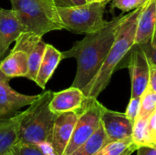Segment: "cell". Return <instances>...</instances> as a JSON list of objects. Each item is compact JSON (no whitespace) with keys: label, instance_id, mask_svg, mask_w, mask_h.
I'll return each mask as SVG.
<instances>
[{"label":"cell","instance_id":"cell-1","mask_svg":"<svg viewBox=\"0 0 156 155\" xmlns=\"http://www.w3.org/2000/svg\"><path fill=\"white\" fill-rule=\"evenodd\" d=\"M124 17L125 15L113 17L101 30L86 34L71 48L62 51L63 59L74 58L77 60V72L72 87L82 90L95 77L113 45L119 26Z\"/></svg>","mask_w":156,"mask_h":155},{"label":"cell","instance_id":"cell-2","mask_svg":"<svg viewBox=\"0 0 156 155\" xmlns=\"http://www.w3.org/2000/svg\"><path fill=\"white\" fill-rule=\"evenodd\" d=\"M142 7L125 15V17L119 26L116 38L111 50L106 57L101 68L90 80V82L82 90L84 95L90 99H97L98 96L107 88L114 71L119 64L130 53L135 44V35L137 21Z\"/></svg>","mask_w":156,"mask_h":155},{"label":"cell","instance_id":"cell-3","mask_svg":"<svg viewBox=\"0 0 156 155\" xmlns=\"http://www.w3.org/2000/svg\"><path fill=\"white\" fill-rule=\"evenodd\" d=\"M53 92L47 90L38 94L28 108L18 113L17 143L48 146L57 114L49 109Z\"/></svg>","mask_w":156,"mask_h":155},{"label":"cell","instance_id":"cell-4","mask_svg":"<svg viewBox=\"0 0 156 155\" xmlns=\"http://www.w3.org/2000/svg\"><path fill=\"white\" fill-rule=\"evenodd\" d=\"M10 3L24 31L43 37L50 31L64 29L53 0H10Z\"/></svg>","mask_w":156,"mask_h":155},{"label":"cell","instance_id":"cell-5","mask_svg":"<svg viewBox=\"0 0 156 155\" xmlns=\"http://www.w3.org/2000/svg\"><path fill=\"white\" fill-rule=\"evenodd\" d=\"M106 3H86L70 7H57L64 29L75 34H90L103 28Z\"/></svg>","mask_w":156,"mask_h":155},{"label":"cell","instance_id":"cell-6","mask_svg":"<svg viewBox=\"0 0 156 155\" xmlns=\"http://www.w3.org/2000/svg\"><path fill=\"white\" fill-rule=\"evenodd\" d=\"M105 107L97 99L87 98L84 107L80 112L70 141L64 155L73 153L98 129L101 122V115Z\"/></svg>","mask_w":156,"mask_h":155},{"label":"cell","instance_id":"cell-7","mask_svg":"<svg viewBox=\"0 0 156 155\" xmlns=\"http://www.w3.org/2000/svg\"><path fill=\"white\" fill-rule=\"evenodd\" d=\"M130 52L128 68L132 81L131 98H141L149 84L151 60L144 45L134 44Z\"/></svg>","mask_w":156,"mask_h":155},{"label":"cell","instance_id":"cell-8","mask_svg":"<svg viewBox=\"0 0 156 155\" xmlns=\"http://www.w3.org/2000/svg\"><path fill=\"white\" fill-rule=\"evenodd\" d=\"M80 112V111H69L57 115L48 143V149L51 151L52 155H64Z\"/></svg>","mask_w":156,"mask_h":155},{"label":"cell","instance_id":"cell-9","mask_svg":"<svg viewBox=\"0 0 156 155\" xmlns=\"http://www.w3.org/2000/svg\"><path fill=\"white\" fill-rule=\"evenodd\" d=\"M9 79L0 71V121L9 119L25 106H29L38 95H25L13 90Z\"/></svg>","mask_w":156,"mask_h":155},{"label":"cell","instance_id":"cell-10","mask_svg":"<svg viewBox=\"0 0 156 155\" xmlns=\"http://www.w3.org/2000/svg\"><path fill=\"white\" fill-rule=\"evenodd\" d=\"M46 46L47 43L43 41L42 37L27 31L22 32L15 41L14 48L22 49L28 55V72L27 78L34 82L37 75Z\"/></svg>","mask_w":156,"mask_h":155},{"label":"cell","instance_id":"cell-11","mask_svg":"<svg viewBox=\"0 0 156 155\" xmlns=\"http://www.w3.org/2000/svg\"><path fill=\"white\" fill-rule=\"evenodd\" d=\"M101 124L107 136L108 143L132 139L133 122L127 118L125 113L105 108L101 115Z\"/></svg>","mask_w":156,"mask_h":155},{"label":"cell","instance_id":"cell-12","mask_svg":"<svg viewBox=\"0 0 156 155\" xmlns=\"http://www.w3.org/2000/svg\"><path fill=\"white\" fill-rule=\"evenodd\" d=\"M86 100L87 97L83 91L71 86L61 91L53 92L49 109L57 115L69 111H80L84 107Z\"/></svg>","mask_w":156,"mask_h":155},{"label":"cell","instance_id":"cell-13","mask_svg":"<svg viewBox=\"0 0 156 155\" xmlns=\"http://www.w3.org/2000/svg\"><path fill=\"white\" fill-rule=\"evenodd\" d=\"M22 32L24 28L14 10L0 7V60Z\"/></svg>","mask_w":156,"mask_h":155},{"label":"cell","instance_id":"cell-14","mask_svg":"<svg viewBox=\"0 0 156 155\" xmlns=\"http://www.w3.org/2000/svg\"><path fill=\"white\" fill-rule=\"evenodd\" d=\"M156 24V0H146L138 16L135 44L151 43Z\"/></svg>","mask_w":156,"mask_h":155},{"label":"cell","instance_id":"cell-15","mask_svg":"<svg viewBox=\"0 0 156 155\" xmlns=\"http://www.w3.org/2000/svg\"><path fill=\"white\" fill-rule=\"evenodd\" d=\"M0 71L9 79L25 77L28 72V55L26 51L14 48L11 52L0 60Z\"/></svg>","mask_w":156,"mask_h":155},{"label":"cell","instance_id":"cell-16","mask_svg":"<svg viewBox=\"0 0 156 155\" xmlns=\"http://www.w3.org/2000/svg\"><path fill=\"white\" fill-rule=\"evenodd\" d=\"M62 59V51H59L51 44H47L35 83L44 90Z\"/></svg>","mask_w":156,"mask_h":155},{"label":"cell","instance_id":"cell-17","mask_svg":"<svg viewBox=\"0 0 156 155\" xmlns=\"http://www.w3.org/2000/svg\"><path fill=\"white\" fill-rule=\"evenodd\" d=\"M17 125L18 113L0 121V155L10 152L12 146L17 143Z\"/></svg>","mask_w":156,"mask_h":155},{"label":"cell","instance_id":"cell-18","mask_svg":"<svg viewBox=\"0 0 156 155\" xmlns=\"http://www.w3.org/2000/svg\"><path fill=\"white\" fill-rule=\"evenodd\" d=\"M107 143V136L101 122V124L95 132L70 155H95Z\"/></svg>","mask_w":156,"mask_h":155},{"label":"cell","instance_id":"cell-19","mask_svg":"<svg viewBox=\"0 0 156 155\" xmlns=\"http://www.w3.org/2000/svg\"><path fill=\"white\" fill-rule=\"evenodd\" d=\"M138 147L132 139L107 143L95 155H132Z\"/></svg>","mask_w":156,"mask_h":155},{"label":"cell","instance_id":"cell-20","mask_svg":"<svg viewBox=\"0 0 156 155\" xmlns=\"http://www.w3.org/2000/svg\"><path fill=\"white\" fill-rule=\"evenodd\" d=\"M155 110L156 93L148 86L140 98V110L137 118L148 120Z\"/></svg>","mask_w":156,"mask_h":155},{"label":"cell","instance_id":"cell-21","mask_svg":"<svg viewBox=\"0 0 156 155\" xmlns=\"http://www.w3.org/2000/svg\"><path fill=\"white\" fill-rule=\"evenodd\" d=\"M147 123L148 120L136 118L133 122L132 140L137 147L143 145H148L147 141Z\"/></svg>","mask_w":156,"mask_h":155},{"label":"cell","instance_id":"cell-22","mask_svg":"<svg viewBox=\"0 0 156 155\" xmlns=\"http://www.w3.org/2000/svg\"><path fill=\"white\" fill-rule=\"evenodd\" d=\"M10 152L13 155H49L38 145L23 143H16L14 144Z\"/></svg>","mask_w":156,"mask_h":155},{"label":"cell","instance_id":"cell-23","mask_svg":"<svg viewBox=\"0 0 156 155\" xmlns=\"http://www.w3.org/2000/svg\"><path fill=\"white\" fill-rule=\"evenodd\" d=\"M112 6L124 13H130L144 5L146 0H111Z\"/></svg>","mask_w":156,"mask_h":155},{"label":"cell","instance_id":"cell-24","mask_svg":"<svg viewBox=\"0 0 156 155\" xmlns=\"http://www.w3.org/2000/svg\"><path fill=\"white\" fill-rule=\"evenodd\" d=\"M147 141H148V145L156 146V110L148 119Z\"/></svg>","mask_w":156,"mask_h":155},{"label":"cell","instance_id":"cell-25","mask_svg":"<svg viewBox=\"0 0 156 155\" xmlns=\"http://www.w3.org/2000/svg\"><path fill=\"white\" fill-rule=\"evenodd\" d=\"M139 110H140V98H131L128 106L126 108L125 115L131 122H134V121L138 117Z\"/></svg>","mask_w":156,"mask_h":155},{"label":"cell","instance_id":"cell-26","mask_svg":"<svg viewBox=\"0 0 156 155\" xmlns=\"http://www.w3.org/2000/svg\"><path fill=\"white\" fill-rule=\"evenodd\" d=\"M57 7H70L86 4L85 0H53Z\"/></svg>","mask_w":156,"mask_h":155},{"label":"cell","instance_id":"cell-27","mask_svg":"<svg viewBox=\"0 0 156 155\" xmlns=\"http://www.w3.org/2000/svg\"><path fill=\"white\" fill-rule=\"evenodd\" d=\"M148 86L156 93V64H154L152 62L150 68V78Z\"/></svg>","mask_w":156,"mask_h":155},{"label":"cell","instance_id":"cell-28","mask_svg":"<svg viewBox=\"0 0 156 155\" xmlns=\"http://www.w3.org/2000/svg\"><path fill=\"white\" fill-rule=\"evenodd\" d=\"M137 155H156V146L143 145L138 147Z\"/></svg>","mask_w":156,"mask_h":155},{"label":"cell","instance_id":"cell-29","mask_svg":"<svg viewBox=\"0 0 156 155\" xmlns=\"http://www.w3.org/2000/svg\"><path fill=\"white\" fill-rule=\"evenodd\" d=\"M150 49V52H148V55H149V58H150V60L152 63L156 64V45L154 48H149Z\"/></svg>","mask_w":156,"mask_h":155},{"label":"cell","instance_id":"cell-30","mask_svg":"<svg viewBox=\"0 0 156 155\" xmlns=\"http://www.w3.org/2000/svg\"><path fill=\"white\" fill-rule=\"evenodd\" d=\"M156 45V24H155V28H154V35H153V37H152V40H151V43H150V48H154Z\"/></svg>","mask_w":156,"mask_h":155},{"label":"cell","instance_id":"cell-31","mask_svg":"<svg viewBox=\"0 0 156 155\" xmlns=\"http://www.w3.org/2000/svg\"><path fill=\"white\" fill-rule=\"evenodd\" d=\"M86 3H106L108 4L111 0H85Z\"/></svg>","mask_w":156,"mask_h":155},{"label":"cell","instance_id":"cell-32","mask_svg":"<svg viewBox=\"0 0 156 155\" xmlns=\"http://www.w3.org/2000/svg\"><path fill=\"white\" fill-rule=\"evenodd\" d=\"M4 155H13L11 153V152H8V153H5Z\"/></svg>","mask_w":156,"mask_h":155}]
</instances>
